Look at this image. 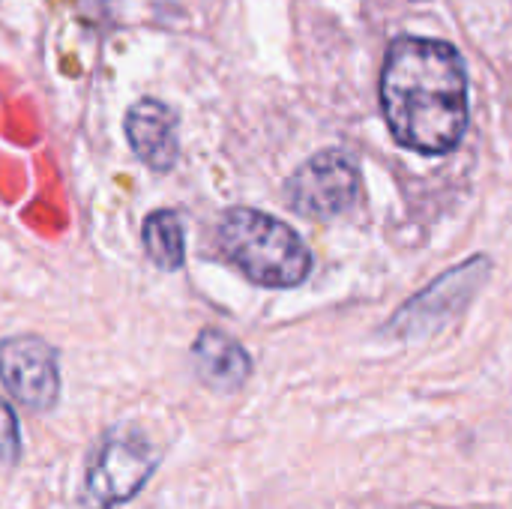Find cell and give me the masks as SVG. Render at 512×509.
Instances as JSON below:
<instances>
[{
  "label": "cell",
  "mask_w": 512,
  "mask_h": 509,
  "mask_svg": "<svg viewBox=\"0 0 512 509\" xmlns=\"http://www.w3.org/2000/svg\"><path fill=\"white\" fill-rule=\"evenodd\" d=\"M381 108L393 138L417 153H450L468 129V72L441 39L399 36L381 72Z\"/></svg>",
  "instance_id": "6da1fadb"
},
{
  "label": "cell",
  "mask_w": 512,
  "mask_h": 509,
  "mask_svg": "<svg viewBox=\"0 0 512 509\" xmlns=\"http://www.w3.org/2000/svg\"><path fill=\"white\" fill-rule=\"evenodd\" d=\"M363 180L357 162L342 150L315 153L285 183V201L306 219H333L360 201Z\"/></svg>",
  "instance_id": "277c9868"
},
{
  "label": "cell",
  "mask_w": 512,
  "mask_h": 509,
  "mask_svg": "<svg viewBox=\"0 0 512 509\" xmlns=\"http://www.w3.org/2000/svg\"><path fill=\"white\" fill-rule=\"evenodd\" d=\"M126 141L150 171H171L180 156L177 117L159 99H141L126 111Z\"/></svg>",
  "instance_id": "52a82bcc"
},
{
  "label": "cell",
  "mask_w": 512,
  "mask_h": 509,
  "mask_svg": "<svg viewBox=\"0 0 512 509\" xmlns=\"http://www.w3.org/2000/svg\"><path fill=\"white\" fill-rule=\"evenodd\" d=\"M156 450L144 435L129 429L108 432L87 465L84 477V504L87 509H114L135 498L156 471Z\"/></svg>",
  "instance_id": "3957f363"
},
{
  "label": "cell",
  "mask_w": 512,
  "mask_h": 509,
  "mask_svg": "<svg viewBox=\"0 0 512 509\" xmlns=\"http://www.w3.org/2000/svg\"><path fill=\"white\" fill-rule=\"evenodd\" d=\"M492 273V261L477 255L459 267H453L450 273H444L441 279H435L423 294H417L414 300H408L396 321L390 327L396 330H423V327H435L438 321L456 315L462 306H468V300L477 294V288L489 279Z\"/></svg>",
  "instance_id": "8992f818"
},
{
  "label": "cell",
  "mask_w": 512,
  "mask_h": 509,
  "mask_svg": "<svg viewBox=\"0 0 512 509\" xmlns=\"http://www.w3.org/2000/svg\"><path fill=\"white\" fill-rule=\"evenodd\" d=\"M0 381L12 399L30 411L54 408L60 396L57 351L39 336H9L0 342Z\"/></svg>",
  "instance_id": "5b68a950"
},
{
  "label": "cell",
  "mask_w": 512,
  "mask_h": 509,
  "mask_svg": "<svg viewBox=\"0 0 512 509\" xmlns=\"http://www.w3.org/2000/svg\"><path fill=\"white\" fill-rule=\"evenodd\" d=\"M0 459L6 465H15L21 459V435H18V420L15 411L0 402Z\"/></svg>",
  "instance_id": "30bf717a"
},
{
  "label": "cell",
  "mask_w": 512,
  "mask_h": 509,
  "mask_svg": "<svg viewBox=\"0 0 512 509\" xmlns=\"http://www.w3.org/2000/svg\"><path fill=\"white\" fill-rule=\"evenodd\" d=\"M216 246L228 264L261 288H294L312 270V252L300 234L252 207H234L222 216Z\"/></svg>",
  "instance_id": "7a4b0ae2"
},
{
  "label": "cell",
  "mask_w": 512,
  "mask_h": 509,
  "mask_svg": "<svg viewBox=\"0 0 512 509\" xmlns=\"http://www.w3.org/2000/svg\"><path fill=\"white\" fill-rule=\"evenodd\" d=\"M144 249L159 270H180L186 261L183 222L174 210H156L144 219Z\"/></svg>",
  "instance_id": "9c48e42d"
},
{
  "label": "cell",
  "mask_w": 512,
  "mask_h": 509,
  "mask_svg": "<svg viewBox=\"0 0 512 509\" xmlns=\"http://www.w3.org/2000/svg\"><path fill=\"white\" fill-rule=\"evenodd\" d=\"M192 357H195L198 378L207 387L222 390V393L243 387V381L252 372V360L243 351V345L222 330H201V336L195 339Z\"/></svg>",
  "instance_id": "ba28073f"
}]
</instances>
